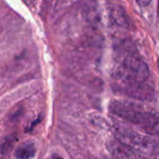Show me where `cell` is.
Here are the masks:
<instances>
[{"label": "cell", "instance_id": "1", "mask_svg": "<svg viewBox=\"0 0 159 159\" xmlns=\"http://www.w3.org/2000/svg\"><path fill=\"white\" fill-rule=\"evenodd\" d=\"M149 77L148 65L131 54L123 56L114 72L116 87L122 93L139 100H151L154 96V89L147 84Z\"/></svg>", "mask_w": 159, "mask_h": 159}, {"label": "cell", "instance_id": "2", "mask_svg": "<svg viewBox=\"0 0 159 159\" xmlns=\"http://www.w3.org/2000/svg\"><path fill=\"white\" fill-rule=\"evenodd\" d=\"M109 111L144 133L159 136L158 115L143 104L129 101H113L109 105Z\"/></svg>", "mask_w": 159, "mask_h": 159}, {"label": "cell", "instance_id": "3", "mask_svg": "<svg viewBox=\"0 0 159 159\" xmlns=\"http://www.w3.org/2000/svg\"><path fill=\"white\" fill-rule=\"evenodd\" d=\"M114 135L116 141L140 154L153 155L159 151L158 144L155 141L123 126H115Z\"/></svg>", "mask_w": 159, "mask_h": 159}, {"label": "cell", "instance_id": "4", "mask_svg": "<svg viewBox=\"0 0 159 159\" xmlns=\"http://www.w3.org/2000/svg\"><path fill=\"white\" fill-rule=\"evenodd\" d=\"M35 153L36 148L34 143L26 142L17 147L14 152V156L16 159H31L35 156Z\"/></svg>", "mask_w": 159, "mask_h": 159}, {"label": "cell", "instance_id": "5", "mask_svg": "<svg viewBox=\"0 0 159 159\" xmlns=\"http://www.w3.org/2000/svg\"><path fill=\"white\" fill-rule=\"evenodd\" d=\"M136 2H137V4L139 5V6H141V7H147V6H149L150 4H151V2H152V0H135Z\"/></svg>", "mask_w": 159, "mask_h": 159}, {"label": "cell", "instance_id": "6", "mask_svg": "<svg viewBox=\"0 0 159 159\" xmlns=\"http://www.w3.org/2000/svg\"><path fill=\"white\" fill-rule=\"evenodd\" d=\"M48 159H63L62 157H61L60 156H58V155H52V156H50L49 157Z\"/></svg>", "mask_w": 159, "mask_h": 159}, {"label": "cell", "instance_id": "7", "mask_svg": "<svg viewBox=\"0 0 159 159\" xmlns=\"http://www.w3.org/2000/svg\"><path fill=\"white\" fill-rule=\"evenodd\" d=\"M0 159H8V158H7L6 157H1V158H0Z\"/></svg>", "mask_w": 159, "mask_h": 159}, {"label": "cell", "instance_id": "8", "mask_svg": "<svg viewBox=\"0 0 159 159\" xmlns=\"http://www.w3.org/2000/svg\"><path fill=\"white\" fill-rule=\"evenodd\" d=\"M158 69H159V59H158Z\"/></svg>", "mask_w": 159, "mask_h": 159}]
</instances>
